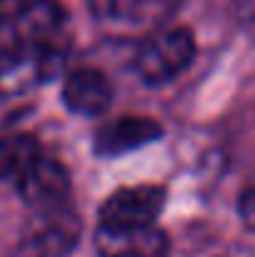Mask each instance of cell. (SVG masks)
Instances as JSON below:
<instances>
[{
  "label": "cell",
  "mask_w": 255,
  "mask_h": 257,
  "mask_svg": "<svg viewBox=\"0 0 255 257\" xmlns=\"http://www.w3.org/2000/svg\"><path fill=\"white\" fill-rule=\"evenodd\" d=\"M65 53L68 15L58 0H0V95L50 80Z\"/></svg>",
  "instance_id": "6da1fadb"
},
{
  "label": "cell",
  "mask_w": 255,
  "mask_h": 257,
  "mask_svg": "<svg viewBox=\"0 0 255 257\" xmlns=\"http://www.w3.org/2000/svg\"><path fill=\"white\" fill-rule=\"evenodd\" d=\"M165 190L160 185H128L110 192L100 205L103 227H140L158 225L165 210Z\"/></svg>",
  "instance_id": "5b68a950"
},
{
  "label": "cell",
  "mask_w": 255,
  "mask_h": 257,
  "mask_svg": "<svg viewBox=\"0 0 255 257\" xmlns=\"http://www.w3.org/2000/svg\"><path fill=\"white\" fill-rule=\"evenodd\" d=\"M150 0H88L90 15L98 23L105 25H120V23H135Z\"/></svg>",
  "instance_id": "30bf717a"
},
{
  "label": "cell",
  "mask_w": 255,
  "mask_h": 257,
  "mask_svg": "<svg viewBox=\"0 0 255 257\" xmlns=\"http://www.w3.org/2000/svg\"><path fill=\"white\" fill-rule=\"evenodd\" d=\"M160 135H163V127L153 117L123 115V117L110 120L95 130L93 150L98 158H123L133 150H140V148L160 140Z\"/></svg>",
  "instance_id": "52a82bcc"
},
{
  "label": "cell",
  "mask_w": 255,
  "mask_h": 257,
  "mask_svg": "<svg viewBox=\"0 0 255 257\" xmlns=\"http://www.w3.org/2000/svg\"><path fill=\"white\" fill-rule=\"evenodd\" d=\"M20 200L28 205L30 212H43V210H58L65 205H73V180L68 168L53 158L40 153L20 177L13 182Z\"/></svg>",
  "instance_id": "277c9868"
},
{
  "label": "cell",
  "mask_w": 255,
  "mask_h": 257,
  "mask_svg": "<svg viewBox=\"0 0 255 257\" xmlns=\"http://www.w3.org/2000/svg\"><path fill=\"white\" fill-rule=\"evenodd\" d=\"M43 153L40 143L30 133H8L0 135V180L15 182L38 155Z\"/></svg>",
  "instance_id": "9c48e42d"
},
{
  "label": "cell",
  "mask_w": 255,
  "mask_h": 257,
  "mask_svg": "<svg viewBox=\"0 0 255 257\" xmlns=\"http://www.w3.org/2000/svg\"><path fill=\"white\" fill-rule=\"evenodd\" d=\"M63 105L80 117H100L113 105V85L95 68H75L63 80Z\"/></svg>",
  "instance_id": "ba28073f"
},
{
  "label": "cell",
  "mask_w": 255,
  "mask_h": 257,
  "mask_svg": "<svg viewBox=\"0 0 255 257\" xmlns=\"http://www.w3.org/2000/svg\"><path fill=\"white\" fill-rule=\"evenodd\" d=\"M98 257H168L170 240L163 227H103L93 237Z\"/></svg>",
  "instance_id": "8992f818"
},
{
  "label": "cell",
  "mask_w": 255,
  "mask_h": 257,
  "mask_svg": "<svg viewBox=\"0 0 255 257\" xmlns=\"http://www.w3.org/2000/svg\"><path fill=\"white\" fill-rule=\"evenodd\" d=\"M80 232L83 222L73 205L30 212L18 242V257H70L80 242Z\"/></svg>",
  "instance_id": "3957f363"
},
{
  "label": "cell",
  "mask_w": 255,
  "mask_h": 257,
  "mask_svg": "<svg viewBox=\"0 0 255 257\" xmlns=\"http://www.w3.org/2000/svg\"><path fill=\"white\" fill-rule=\"evenodd\" d=\"M238 215H240L243 225H245L250 232H255V187H248V190L240 195Z\"/></svg>",
  "instance_id": "8fae6325"
},
{
  "label": "cell",
  "mask_w": 255,
  "mask_h": 257,
  "mask_svg": "<svg viewBox=\"0 0 255 257\" xmlns=\"http://www.w3.org/2000/svg\"><path fill=\"white\" fill-rule=\"evenodd\" d=\"M195 53L198 45L188 28H160L135 48L133 70L145 85H168L193 65Z\"/></svg>",
  "instance_id": "7a4b0ae2"
},
{
  "label": "cell",
  "mask_w": 255,
  "mask_h": 257,
  "mask_svg": "<svg viewBox=\"0 0 255 257\" xmlns=\"http://www.w3.org/2000/svg\"><path fill=\"white\" fill-rule=\"evenodd\" d=\"M233 5H235V15L250 30H255V0H233Z\"/></svg>",
  "instance_id": "7c38bea8"
}]
</instances>
